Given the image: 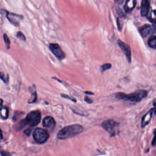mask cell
Wrapping results in <instances>:
<instances>
[{
  "label": "cell",
  "mask_w": 156,
  "mask_h": 156,
  "mask_svg": "<svg viewBox=\"0 0 156 156\" xmlns=\"http://www.w3.org/2000/svg\"><path fill=\"white\" fill-rule=\"evenodd\" d=\"M102 127L111 137L116 136L119 133V124L113 120H105L102 123Z\"/></svg>",
  "instance_id": "obj_3"
},
{
  "label": "cell",
  "mask_w": 156,
  "mask_h": 156,
  "mask_svg": "<svg viewBox=\"0 0 156 156\" xmlns=\"http://www.w3.org/2000/svg\"><path fill=\"white\" fill-rule=\"evenodd\" d=\"M85 100L86 103H88V104H91L93 102V100L88 97H85Z\"/></svg>",
  "instance_id": "obj_26"
},
{
  "label": "cell",
  "mask_w": 156,
  "mask_h": 156,
  "mask_svg": "<svg viewBox=\"0 0 156 156\" xmlns=\"http://www.w3.org/2000/svg\"><path fill=\"white\" fill-rule=\"evenodd\" d=\"M7 17L10 22L15 26H18L19 25V20L22 19V16L21 15L9 12L7 13Z\"/></svg>",
  "instance_id": "obj_10"
},
{
  "label": "cell",
  "mask_w": 156,
  "mask_h": 156,
  "mask_svg": "<svg viewBox=\"0 0 156 156\" xmlns=\"http://www.w3.org/2000/svg\"><path fill=\"white\" fill-rule=\"evenodd\" d=\"M148 94V92L147 90H139L129 94L118 92L116 94V97L118 99L126 101L138 102L146 98Z\"/></svg>",
  "instance_id": "obj_2"
},
{
  "label": "cell",
  "mask_w": 156,
  "mask_h": 156,
  "mask_svg": "<svg viewBox=\"0 0 156 156\" xmlns=\"http://www.w3.org/2000/svg\"><path fill=\"white\" fill-rule=\"evenodd\" d=\"M117 43L123 53L125 54L127 60L130 63L131 62V53L130 47L127 44L120 39L118 40Z\"/></svg>",
  "instance_id": "obj_8"
},
{
  "label": "cell",
  "mask_w": 156,
  "mask_h": 156,
  "mask_svg": "<svg viewBox=\"0 0 156 156\" xmlns=\"http://www.w3.org/2000/svg\"><path fill=\"white\" fill-rule=\"evenodd\" d=\"M27 125V122H26V120L25 119L22 120L20 121L19 124H18V126H17V128L18 129L21 130V129L23 128L24 127Z\"/></svg>",
  "instance_id": "obj_18"
},
{
  "label": "cell",
  "mask_w": 156,
  "mask_h": 156,
  "mask_svg": "<svg viewBox=\"0 0 156 156\" xmlns=\"http://www.w3.org/2000/svg\"><path fill=\"white\" fill-rule=\"evenodd\" d=\"M3 101L2 99L0 98V106H2V104H3Z\"/></svg>",
  "instance_id": "obj_34"
},
{
  "label": "cell",
  "mask_w": 156,
  "mask_h": 156,
  "mask_svg": "<svg viewBox=\"0 0 156 156\" xmlns=\"http://www.w3.org/2000/svg\"><path fill=\"white\" fill-rule=\"evenodd\" d=\"M49 48L54 56L59 60L63 59L65 58V53L58 43H50L49 45Z\"/></svg>",
  "instance_id": "obj_6"
},
{
  "label": "cell",
  "mask_w": 156,
  "mask_h": 156,
  "mask_svg": "<svg viewBox=\"0 0 156 156\" xmlns=\"http://www.w3.org/2000/svg\"><path fill=\"white\" fill-rule=\"evenodd\" d=\"M117 24L118 29L119 30L121 31V30L122 29V25L119 19H117Z\"/></svg>",
  "instance_id": "obj_25"
},
{
  "label": "cell",
  "mask_w": 156,
  "mask_h": 156,
  "mask_svg": "<svg viewBox=\"0 0 156 156\" xmlns=\"http://www.w3.org/2000/svg\"><path fill=\"white\" fill-rule=\"evenodd\" d=\"M154 108L151 109L150 110H149L142 117L141 120V127L144 128L146 126L148 125L150 121L151 120L152 118L153 113H154Z\"/></svg>",
  "instance_id": "obj_11"
},
{
  "label": "cell",
  "mask_w": 156,
  "mask_h": 156,
  "mask_svg": "<svg viewBox=\"0 0 156 156\" xmlns=\"http://www.w3.org/2000/svg\"><path fill=\"white\" fill-rule=\"evenodd\" d=\"M136 0H127L124 9L126 13H130L136 6Z\"/></svg>",
  "instance_id": "obj_13"
},
{
  "label": "cell",
  "mask_w": 156,
  "mask_h": 156,
  "mask_svg": "<svg viewBox=\"0 0 156 156\" xmlns=\"http://www.w3.org/2000/svg\"><path fill=\"white\" fill-rule=\"evenodd\" d=\"M153 105L154 106V113H156V99L154 100L153 102Z\"/></svg>",
  "instance_id": "obj_31"
},
{
  "label": "cell",
  "mask_w": 156,
  "mask_h": 156,
  "mask_svg": "<svg viewBox=\"0 0 156 156\" xmlns=\"http://www.w3.org/2000/svg\"><path fill=\"white\" fill-rule=\"evenodd\" d=\"M100 67H101V71L104 72L105 71L109 70L111 68V64L109 63H106L102 65Z\"/></svg>",
  "instance_id": "obj_17"
},
{
  "label": "cell",
  "mask_w": 156,
  "mask_h": 156,
  "mask_svg": "<svg viewBox=\"0 0 156 156\" xmlns=\"http://www.w3.org/2000/svg\"><path fill=\"white\" fill-rule=\"evenodd\" d=\"M0 79L5 83H6L7 82V78H6L5 74L3 73L0 72Z\"/></svg>",
  "instance_id": "obj_24"
},
{
  "label": "cell",
  "mask_w": 156,
  "mask_h": 156,
  "mask_svg": "<svg viewBox=\"0 0 156 156\" xmlns=\"http://www.w3.org/2000/svg\"><path fill=\"white\" fill-rule=\"evenodd\" d=\"M32 131V130L31 128H28L27 129L25 130L24 131V133L26 134L27 136H30L31 134Z\"/></svg>",
  "instance_id": "obj_27"
},
{
  "label": "cell",
  "mask_w": 156,
  "mask_h": 156,
  "mask_svg": "<svg viewBox=\"0 0 156 156\" xmlns=\"http://www.w3.org/2000/svg\"><path fill=\"white\" fill-rule=\"evenodd\" d=\"M3 37H4V41H5V43H6L7 48L8 49H10V39H9L8 37L7 34H5Z\"/></svg>",
  "instance_id": "obj_19"
},
{
  "label": "cell",
  "mask_w": 156,
  "mask_h": 156,
  "mask_svg": "<svg viewBox=\"0 0 156 156\" xmlns=\"http://www.w3.org/2000/svg\"><path fill=\"white\" fill-rule=\"evenodd\" d=\"M1 154V156H12L9 153L4 152V151H2Z\"/></svg>",
  "instance_id": "obj_30"
},
{
  "label": "cell",
  "mask_w": 156,
  "mask_h": 156,
  "mask_svg": "<svg viewBox=\"0 0 156 156\" xmlns=\"http://www.w3.org/2000/svg\"><path fill=\"white\" fill-rule=\"evenodd\" d=\"M85 93H86V94H88V95H94V93H93V92H90V91H86V92H85Z\"/></svg>",
  "instance_id": "obj_33"
},
{
  "label": "cell",
  "mask_w": 156,
  "mask_h": 156,
  "mask_svg": "<svg viewBox=\"0 0 156 156\" xmlns=\"http://www.w3.org/2000/svg\"><path fill=\"white\" fill-rule=\"evenodd\" d=\"M37 93H36V91L34 92V94L32 95V97L31 99L30 100L29 103H35L36 102V100H37Z\"/></svg>",
  "instance_id": "obj_22"
},
{
  "label": "cell",
  "mask_w": 156,
  "mask_h": 156,
  "mask_svg": "<svg viewBox=\"0 0 156 156\" xmlns=\"http://www.w3.org/2000/svg\"><path fill=\"white\" fill-rule=\"evenodd\" d=\"M55 123L54 118L51 116L46 117L42 121L43 127L48 128H53L55 126Z\"/></svg>",
  "instance_id": "obj_12"
},
{
  "label": "cell",
  "mask_w": 156,
  "mask_h": 156,
  "mask_svg": "<svg viewBox=\"0 0 156 156\" xmlns=\"http://www.w3.org/2000/svg\"><path fill=\"white\" fill-rule=\"evenodd\" d=\"M3 138V134H2V131L0 129V141Z\"/></svg>",
  "instance_id": "obj_32"
},
{
  "label": "cell",
  "mask_w": 156,
  "mask_h": 156,
  "mask_svg": "<svg viewBox=\"0 0 156 156\" xmlns=\"http://www.w3.org/2000/svg\"><path fill=\"white\" fill-rule=\"evenodd\" d=\"M156 31V26L154 25L146 24L139 29L140 33L144 38L154 34Z\"/></svg>",
  "instance_id": "obj_7"
},
{
  "label": "cell",
  "mask_w": 156,
  "mask_h": 156,
  "mask_svg": "<svg viewBox=\"0 0 156 156\" xmlns=\"http://www.w3.org/2000/svg\"><path fill=\"white\" fill-rule=\"evenodd\" d=\"M153 134H154V137L151 142V145L153 147H155L156 145V129H155L154 130Z\"/></svg>",
  "instance_id": "obj_23"
},
{
  "label": "cell",
  "mask_w": 156,
  "mask_h": 156,
  "mask_svg": "<svg viewBox=\"0 0 156 156\" xmlns=\"http://www.w3.org/2000/svg\"><path fill=\"white\" fill-rule=\"evenodd\" d=\"M17 36L19 39L23 41H26V37L21 32H17Z\"/></svg>",
  "instance_id": "obj_20"
},
{
  "label": "cell",
  "mask_w": 156,
  "mask_h": 156,
  "mask_svg": "<svg viewBox=\"0 0 156 156\" xmlns=\"http://www.w3.org/2000/svg\"><path fill=\"white\" fill-rule=\"evenodd\" d=\"M0 116L3 119L8 118L9 116V110L6 107H3L0 109Z\"/></svg>",
  "instance_id": "obj_14"
},
{
  "label": "cell",
  "mask_w": 156,
  "mask_h": 156,
  "mask_svg": "<svg viewBox=\"0 0 156 156\" xmlns=\"http://www.w3.org/2000/svg\"><path fill=\"white\" fill-rule=\"evenodd\" d=\"M124 0H115V2L118 5H121L124 2Z\"/></svg>",
  "instance_id": "obj_29"
},
{
  "label": "cell",
  "mask_w": 156,
  "mask_h": 156,
  "mask_svg": "<svg viewBox=\"0 0 156 156\" xmlns=\"http://www.w3.org/2000/svg\"><path fill=\"white\" fill-rule=\"evenodd\" d=\"M117 11L118 14H119V15L120 17H122V18L125 17V15H124V13H123V12H122L121 10L118 9Z\"/></svg>",
  "instance_id": "obj_28"
},
{
  "label": "cell",
  "mask_w": 156,
  "mask_h": 156,
  "mask_svg": "<svg viewBox=\"0 0 156 156\" xmlns=\"http://www.w3.org/2000/svg\"><path fill=\"white\" fill-rule=\"evenodd\" d=\"M27 124L31 127L38 126L41 120V114L39 110H34L28 114L25 119Z\"/></svg>",
  "instance_id": "obj_5"
},
{
  "label": "cell",
  "mask_w": 156,
  "mask_h": 156,
  "mask_svg": "<svg viewBox=\"0 0 156 156\" xmlns=\"http://www.w3.org/2000/svg\"><path fill=\"white\" fill-rule=\"evenodd\" d=\"M148 45L151 49H156V36H152L148 40Z\"/></svg>",
  "instance_id": "obj_16"
},
{
  "label": "cell",
  "mask_w": 156,
  "mask_h": 156,
  "mask_svg": "<svg viewBox=\"0 0 156 156\" xmlns=\"http://www.w3.org/2000/svg\"><path fill=\"white\" fill-rule=\"evenodd\" d=\"M33 138L35 141L39 144H43L45 143L49 137V132L46 130L38 128L33 131Z\"/></svg>",
  "instance_id": "obj_4"
},
{
  "label": "cell",
  "mask_w": 156,
  "mask_h": 156,
  "mask_svg": "<svg viewBox=\"0 0 156 156\" xmlns=\"http://www.w3.org/2000/svg\"><path fill=\"white\" fill-rule=\"evenodd\" d=\"M84 128L79 124H74L64 127L58 132L57 137L60 140H65L74 137L83 131Z\"/></svg>",
  "instance_id": "obj_1"
},
{
  "label": "cell",
  "mask_w": 156,
  "mask_h": 156,
  "mask_svg": "<svg viewBox=\"0 0 156 156\" xmlns=\"http://www.w3.org/2000/svg\"><path fill=\"white\" fill-rule=\"evenodd\" d=\"M150 6V0H142L141 5V16H147L149 12Z\"/></svg>",
  "instance_id": "obj_9"
},
{
  "label": "cell",
  "mask_w": 156,
  "mask_h": 156,
  "mask_svg": "<svg viewBox=\"0 0 156 156\" xmlns=\"http://www.w3.org/2000/svg\"><path fill=\"white\" fill-rule=\"evenodd\" d=\"M148 20L152 23H156V10H153L147 15Z\"/></svg>",
  "instance_id": "obj_15"
},
{
  "label": "cell",
  "mask_w": 156,
  "mask_h": 156,
  "mask_svg": "<svg viewBox=\"0 0 156 156\" xmlns=\"http://www.w3.org/2000/svg\"><path fill=\"white\" fill-rule=\"evenodd\" d=\"M61 97L63 98H64L70 100H71V101H73L74 102H76L77 101L74 98L70 97V96H68V95H65V94H61Z\"/></svg>",
  "instance_id": "obj_21"
}]
</instances>
